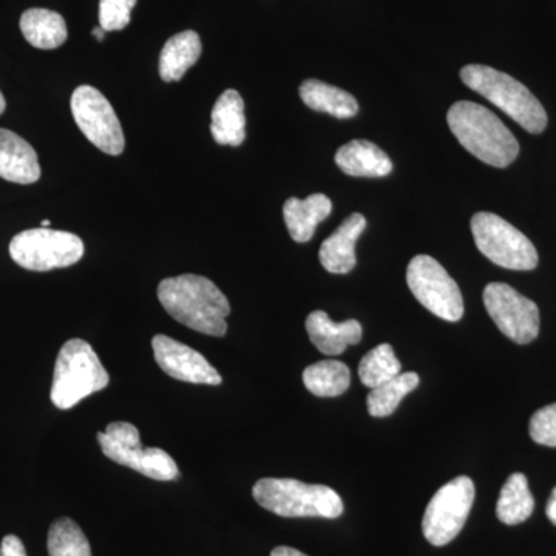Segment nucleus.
Listing matches in <instances>:
<instances>
[{
    "label": "nucleus",
    "instance_id": "31",
    "mask_svg": "<svg viewBox=\"0 0 556 556\" xmlns=\"http://www.w3.org/2000/svg\"><path fill=\"white\" fill-rule=\"evenodd\" d=\"M546 515L547 518L551 519L552 525L556 526V486L552 490L551 497H548Z\"/></svg>",
    "mask_w": 556,
    "mask_h": 556
},
{
    "label": "nucleus",
    "instance_id": "21",
    "mask_svg": "<svg viewBox=\"0 0 556 556\" xmlns=\"http://www.w3.org/2000/svg\"><path fill=\"white\" fill-rule=\"evenodd\" d=\"M22 35L35 49H60L68 38L67 24L56 11L30 9L21 16Z\"/></svg>",
    "mask_w": 556,
    "mask_h": 556
},
{
    "label": "nucleus",
    "instance_id": "29",
    "mask_svg": "<svg viewBox=\"0 0 556 556\" xmlns=\"http://www.w3.org/2000/svg\"><path fill=\"white\" fill-rule=\"evenodd\" d=\"M529 431L536 444L556 447V404L538 409L530 419Z\"/></svg>",
    "mask_w": 556,
    "mask_h": 556
},
{
    "label": "nucleus",
    "instance_id": "1",
    "mask_svg": "<svg viewBox=\"0 0 556 556\" xmlns=\"http://www.w3.org/2000/svg\"><path fill=\"white\" fill-rule=\"evenodd\" d=\"M163 308L179 324L201 334L225 338L230 305L214 281L197 274L164 278L159 285Z\"/></svg>",
    "mask_w": 556,
    "mask_h": 556
},
{
    "label": "nucleus",
    "instance_id": "25",
    "mask_svg": "<svg viewBox=\"0 0 556 556\" xmlns=\"http://www.w3.org/2000/svg\"><path fill=\"white\" fill-rule=\"evenodd\" d=\"M416 372H401L397 378L372 388L367 397L368 413L372 417H387L396 412L402 399L419 387Z\"/></svg>",
    "mask_w": 556,
    "mask_h": 556
},
{
    "label": "nucleus",
    "instance_id": "23",
    "mask_svg": "<svg viewBox=\"0 0 556 556\" xmlns=\"http://www.w3.org/2000/svg\"><path fill=\"white\" fill-rule=\"evenodd\" d=\"M535 500L529 489V481L522 473L507 479L496 504V517L507 526H518L532 517Z\"/></svg>",
    "mask_w": 556,
    "mask_h": 556
},
{
    "label": "nucleus",
    "instance_id": "28",
    "mask_svg": "<svg viewBox=\"0 0 556 556\" xmlns=\"http://www.w3.org/2000/svg\"><path fill=\"white\" fill-rule=\"evenodd\" d=\"M138 0H101L100 27L104 31L124 30L130 24L131 10Z\"/></svg>",
    "mask_w": 556,
    "mask_h": 556
},
{
    "label": "nucleus",
    "instance_id": "5",
    "mask_svg": "<svg viewBox=\"0 0 556 556\" xmlns=\"http://www.w3.org/2000/svg\"><path fill=\"white\" fill-rule=\"evenodd\" d=\"M109 382L108 369L90 343L83 339L68 340L54 365L51 402L60 409L73 408L83 399L104 390Z\"/></svg>",
    "mask_w": 556,
    "mask_h": 556
},
{
    "label": "nucleus",
    "instance_id": "15",
    "mask_svg": "<svg viewBox=\"0 0 556 556\" xmlns=\"http://www.w3.org/2000/svg\"><path fill=\"white\" fill-rule=\"evenodd\" d=\"M0 178L16 185L39 181L38 153L14 131L0 129Z\"/></svg>",
    "mask_w": 556,
    "mask_h": 556
},
{
    "label": "nucleus",
    "instance_id": "27",
    "mask_svg": "<svg viewBox=\"0 0 556 556\" xmlns=\"http://www.w3.org/2000/svg\"><path fill=\"white\" fill-rule=\"evenodd\" d=\"M47 548H49V556H91L86 533L70 518L56 519L51 525Z\"/></svg>",
    "mask_w": 556,
    "mask_h": 556
},
{
    "label": "nucleus",
    "instance_id": "7",
    "mask_svg": "<svg viewBox=\"0 0 556 556\" xmlns=\"http://www.w3.org/2000/svg\"><path fill=\"white\" fill-rule=\"evenodd\" d=\"M471 232L479 252L501 268H536L538 252L532 241L500 215L478 212L471 218Z\"/></svg>",
    "mask_w": 556,
    "mask_h": 556
},
{
    "label": "nucleus",
    "instance_id": "3",
    "mask_svg": "<svg viewBox=\"0 0 556 556\" xmlns=\"http://www.w3.org/2000/svg\"><path fill=\"white\" fill-rule=\"evenodd\" d=\"M460 79L468 89L507 113L515 123L529 134H541L547 127V113L525 84L507 73L486 65L471 64L460 70Z\"/></svg>",
    "mask_w": 556,
    "mask_h": 556
},
{
    "label": "nucleus",
    "instance_id": "8",
    "mask_svg": "<svg viewBox=\"0 0 556 556\" xmlns=\"http://www.w3.org/2000/svg\"><path fill=\"white\" fill-rule=\"evenodd\" d=\"M84 252L86 248L78 236L50 228L24 230L10 243V255L14 263L36 273L76 265Z\"/></svg>",
    "mask_w": 556,
    "mask_h": 556
},
{
    "label": "nucleus",
    "instance_id": "20",
    "mask_svg": "<svg viewBox=\"0 0 556 556\" xmlns=\"http://www.w3.org/2000/svg\"><path fill=\"white\" fill-rule=\"evenodd\" d=\"M203 51L199 33L188 30L172 36L160 54V76L164 83H177L199 62Z\"/></svg>",
    "mask_w": 556,
    "mask_h": 556
},
{
    "label": "nucleus",
    "instance_id": "6",
    "mask_svg": "<svg viewBox=\"0 0 556 556\" xmlns=\"http://www.w3.org/2000/svg\"><path fill=\"white\" fill-rule=\"evenodd\" d=\"M102 453L113 463L129 467L155 481H174L178 466L169 453L161 448L142 450L138 428L129 422L109 424L105 431H98Z\"/></svg>",
    "mask_w": 556,
    "mask_h": 556
},
{
    "label": "nucleus",
    "instance_id": "22",
    "mask_svg": "<svg viewBox=\"0 0 556 556\" xmlns=\"http://www.w3.org/2000/svg\"><path fill=\"white\" fill-rule=\"evenodd\" d=\"M299 91L302 101L316 112L328 113L338 119L353 118L358 113V102L353 94L321 80H303Z\"/></svg>",
    "mask_w": 556,
    "mask_h": 556
},
{
    "label": "nucleus",
    "instance_id": "2",
    "mask_svg": "<svg viewBox=\"0 0 556 556\" xmlns=\"http://www.w3.org/2000/svg\"><path fill=\"white\" fill-rule=\"evenodd\" d=\"M447 121L457 141L482 163L503 169L517 160L519 142L492 110L459 101L450 108Z\"/></svg>",
    "mask_w": 556,
    "mask_h": 556
},
{
    "label": "nucleus",
    "instance_id": "10",
    "mask_svg": "<svg viewBox=\"0 0 556 556\" xmlns=\"http://www.w3.org/2000/svg\"><path fill=\"white\" fill-rule=\"evenodd\" d=\"M475 501V484L468 477H457L441 486L428 503L422 532L428 543L442 547L452 543L466 526Z\"/></svg>",
    "mask_w": 556,
    "mask_h": 556
},
{
    "label": "nucleus",
    "instance_id": "34",
    "mask_svg": "<svg viewBox=\"0 0 556 556\" xmlns=\"http://www.w3.org/2000/svg\"><path fill=\"white\" fill-rule=\"evenodd\" d=\"M7 108V101L5 98H3L2 91H0V115H2L3 112H5Z\"/></svg>",
    "mask_w": 556,
    "mask_h": 556
},
{
    "label": "nucleus",
    "instance_id": "4",
    "mask_svg": "<svg viewBox=\"0 0 556 556\" xmlns=\"http://www.w3.org/2000/svg\"><path fill=\"white\" fill-rule=\"evenodd\" d=\"M258 506L283 518L336 519L343 514L342 497L327 485H311L298 479H260L252 486Z\"/></svg>",
    "mask_w": 556,
    "mask_h": 556
},
{
    "label": "nucleus",
    "instance_id": "16",
    "mask_svg": "<svg viewBox=\"0 0 556 556\" xmlns=\"http://www.w3.org/2000/svg\"><path fill=\"white\" fill-rule=\"evenodd\" d=\"M305 325L311 342L327 356H339L348 346L357 345L362 340V325L354 318L336 324L325 311H314Z\"/></svg>",
    "mask_w": 556,
    "mask_h": 556
},
{
    "label": "nucleus",
    "instance_id": "19",
    "mask_svg": "<svg viewBox=\"0 0 556 556\" xmlns=\"http://www.w3.org/2000/svg\"><path fill=\"white\" fill-rule=\"evenodd\" d=\"M332 212V201L324 193H314L306 200L295 197L289 199L283 206L285 223L289 236L298 243H308L316 232V228Z\"/></svg>",
    "mask_w": 556,
    "mask_h": 556
},
{
    "label": "nucleus",
    "instance_id": "14",
    "mask_svg": "<svg viewBox=\"0 0 556 556\" xmlns=\"http://www.w3.org/2000/svg\"><path fill=\"white\" fill-rule=\"evenodd\" d=\"M365 228L367 218L364 215H350L340 228L321 243L318 258L328 273L348 274L356 268V243Z\"/></svg>",
    "mask_w": 556,
    "mask_h": 556
},
{
    "label": "nucleus",
    "instance_id": "11",
    "mask_svg": "<svg viewBox=\"0 0 556 556\" xmlns=\"http://www.w3.org/2000/svg\"><path fill=\"white\" fill-rule=\"evenodd\" d=\"M70 108L79 130L94 148L112 156L124 152L126 138L123 127L112 104L100 90L91 86H79L73 91Z\"/></svg>",
    "mask_w": 556,
    "mask_h": 556
},
{
    "label": "nucleus",
    "instance_id": "13",
    "mask_svg": "<svg viewBox=\"0 0 556 556\" xmlns=\"http://www.w3.org/2000/svg\"><path fill=\"white\" fill-rule=\"evenodd\" d=\"M153 356L170 378L197 386H222L223 378L206 357L178 340L156 334L152 339Z\"/></svg>",
    "mask_w": 556,
    "mask_h": 556
},
{
    "label": "nucleus",
    "instance_id": "9",
    "mask_svg": "<svg viewBox=\"0 0 556 556\" xmlns=\"http://www.w3.org/2000/svg\"><path fill=\"white\" fill-rule=\"evenodd\" d=\"M407 283L417 302L445 321H459L464 299L455 280L441 263L428 255H416L407 268Z\"/></svg>",
    "mask_w": 556,
    "mask_h": 556
},
{
    "label": "nucleus",
    "instance_id": "32",
    "mask_svg": "<svg viewBox=\"0 0 556 556\" xmlns=\"http://www.w3.org/2000/svg\"><path fill=\"white\" fill-rule=\"evenodd\" d=\"M270 556H308V555L303 554V552L298 551V548L280 546V547L274 548V551L270 552Z\"/></svg>",
    "mask_w": 556,
    "mask_h": 556
},
{
    "label": "nucleus",
    "instance_id": "30",
    "mask_svg": "<svg viewBox=\"0 0 556 556\" xmlns=\"http://www.w3.org/2000/svg\"><path fill=\"white\" fill-rule=\"evenodd\" d=\"M0 556H27L24 543L16 535H7L0 544Z\"/></svg>",
    "mask_w": 556,
    "mask_h": 556
},
{
    "label": "nucleus",
    "instance_id": "33",
    "mask_svg": "<svg viewBox=\"0 0 556 556\" xmlns=\"http://www.w3.org/2000/svg\"><path fill=\"white\" fill-rule=\"evenodd\" d=\"M105 33H108V31L102 30L101 27L93 28V36H94V38L100 40V42H102V40H104Z\"/></svg>",
    "mask_w": 556,
    "mask_h": 556
},
{
    "label": "nucleus",
    "instance_id": "24",
    "mask_svg": "<svg viewBox=\"0 0 556 556\" xmlns=\"http://www.w3.org/2000/svg\"><path fill=\"white\" fill-rule=\"evenodd\" d=\"M306 390L317 397H338L350 388L351 371L343 362L321 361L303 371Z\"/></svg>",
    "mask_w": 556,
    "mask_h": 556
},
{
    "label": "nucleus",
    "instance_id": "17",
    "mask_svg": "<svg viewBox=\"0 0 556 556\" xmlns=\"http://www.w3.org/2000/svg\"><path fill=\"white\" fill-rule=\"evenodd\" d=\"M336 164L350 177L382 178L393 172L390 156L375 142L354 139L336 153Z\"/></svg>",
    "mask_w": 556,
    "mask_h": 556
},
{
    "label": "nucleus",
    "instance_id": "18",
    "mask_svg": "<svg viewBox=\"0 0 556 556\" xmlns=\"http://www.w3.org/2000/svg\"><path fill=\"white\" fill-rule=\"evenodd\" d=\"M211 131L219 146L239 148L247 139V116L244 101L237 90H226L219 94L211 116Z\"/></svg>",
    "mask_w": 556,
    "mask_h": 556
},
{
    "label": "nucleus",
    "instance_id": "35",
    "mask_svg": "<svg viewBox=\"0 0 556 556\" xmlns=\"http://www.w3.org/2000/svg\"><path fill=\"white\" fill-rule=\"evenodd\" d=\"M50 225H51L50 219H43L42 228H50Z\"/></svg>",
    "mask_w": 556,
    "mask_h": 556
},
{
    "label": "nucleus",
    "instance_id": "12",
    "mask_svg": "<svg viewBox=\"0 0 556 556\" xmlns=\"http://www.w3.org/2000/svg\"><path fill=\"white\" fill-rule=\"evenodd\" d=\"M484 305L500 331L518 345H527L540 334V309L517 289L506 283L486 285Z\"/></svg>",
    "mask_w": 556,
    "mask_h": 556
},
{
    "label": "nucleus",
    "instance_id": "26",
    "mask_svg": "<svg viewBox=\"0 0 556 556\" xmlns=\"http://www.w3.org/2000/svg\"><path fill=\"white\" fill-rule=\"evenodd\" d=\"M402 365L394 354L393 348L388 343L376 346L362 357L358 364V378L368 388H376L397 378L401 375Z\"/></svg>",
    "mask_w": 556,
    "mask_h": 556
}]
</instances>
